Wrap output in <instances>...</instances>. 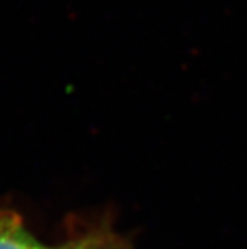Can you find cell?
<instances>
[{
	"mask_svg": "<svg viewBox=\"0 0 247 249\" xmlns=\"http://www.w3.org/2000/svg\"><path fill=\"white\" fill-rule=\"evenodd\" d=\"M0 249H49L35 240L15 213H0Z\"/></svg>",
	"mask_w": 247,
	"mask_h": 249,
	"instance_id": "1",
	"label": "cell"
},
{
	"mask_svg": "<svg viewBox=\"0 0 247 249\" xmlns=\"http://www.w3.org/2000/svg\"><path fill=\"white\" fill-rule=\"evenodd\" d=\"M58 249H124L117 240L109 236H88L82 240L69 243V245Z\"/></svg>",
	"mask_w": 247,
	"mask_h": 249,
	"instance_id": "2",
	"label": "cell"
}]
</instances>
